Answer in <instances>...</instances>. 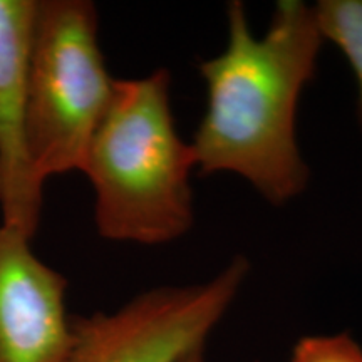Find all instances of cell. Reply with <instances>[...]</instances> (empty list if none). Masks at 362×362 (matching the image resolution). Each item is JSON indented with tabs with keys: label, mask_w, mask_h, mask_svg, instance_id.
I'll list each match as a JSON object with an SVG mask.
<instances>
[{
	"label": "cell",
	"mask_w": 362,
	"mask_h": 362,
	"mask_svg": "<svg viewBox=\"0 0 362 362\" xmlns=\"http://www.w3.org/2000/svg\"><path fill=\"white\" fill-rule=\"evenodd\" d=\"M0 221V362H62L72 342L67 280Z\"/></svg>",
	"instance_id": "cell-5"
},
{
	"label": "cell",
	"mask_w": 362,
	"mask_h": 362,
	"mask_svg": "<svg viewBox=\"0 0 362 362\" xmlns=\"http://www.w3.org/2000/svg\"><path fill=\"white\" fill-rule=\"evenodd\" d=\"M37 0H0V221L37 233L44 181L27 141V81Z\"/></svg>",
	"instance_id": "cell-6"
},
{
	"label": "cell",
	"mask_w": 362,
	"mask_h": 362,
	"mask_svg": "<svg viewBox=\"0 0 362 362\" xmlns=\"http://www.w3.org/2000/svg\"><path fill=\"white\" fill-rule=\"evenodd\" d=\"M223 52L200 62L206 107L193 151L202 175L242 176L272 205L300 197L310 171L297 141V110L324 35L315 7L282 0L262 37L242 2L226 8Z\"/></svg>",
	"instance_id": "cell-1"
},
{
	"label": "cell",
	"mask_w": 362,
	"mask_h": 362,
	"mask_svg": "<svg viewBox=\"0 0 362 362\" xmlns=\"http://www.w3.org/2000/svg\"><path fill=\"white\" fill-rule=\"evenodd\" d=\"M181 362H206L205 361V347H198V349L189 352V354L185 357Z\"/></svg>",
	"instance_id": "cell-9"
},
{
	"label": "cell",
	"mask_w": 362,
	"mask_h": 362,
	"mask_svg": "<svg viewBox=\"0 0 362 362\" xmlns=\"http://www.w3.org/2000/svg\"><path fill=\"white\" fill-rule=\"evenodd\" d=\"M165 69L116 79L110 107L86 155L94 223L111 242L163 245L193 226L192 143L178 134Z\"/></svg>",
	"instance_id": "cell-2"
},
{
	"label": "cell",
	"mask_w": 362,
	"mask_h": 362,
	"mask_svg": "<svg viewBox=\"0 0 362 362\" xmlns=\"http://www.w3.org/2000/svg\"><path fill=\"white\" fill-rule=\"evenodd\" d=\"M96 6L37 0L27 81V141L40 180L83 171L116 79L99 45Z\"/></svg>",
	"instance_id": "cell-3"
},
{
	"label": "cell",
	"mask_w": 362,
	"mask_h": 362,
	"mask_svg": "<svg viewBox=\"0 0 362 362\" xmlns=\"http://www.w3.org/2000/svg\"><path fill=\"white\" fill-rule=\"evenodd\" d=\"M288 362H362V349L347 334L307 336L296 344Z\"/></svg>",
	"instance_id": "cell-8"
},
{
	"label": "cell",
	"mask_w": 362,
	"mask_h": 362,
	"mask_svg": "<svg viewBox=\"0 0 362 362\" xmlns=\"http://www.w3.org/2000/svg\"><path fill=\"white\" fill-rule=\"evenodd\" d=\"M314 7L324 39L337 45L354 72L362 128V0H320Z\"/></svg>",
	"instance_id": "cell-7"
},
{
	"label": "cell",
	"mask_w": 362,
	"mask_h": 362,
	"mask_svg": "<svg viewBox=\"0 0 362 362\" xmlns=\"http://www.w3.org/2000/svg\"><path fill=\"white\" fill-rule=\"evenodd\" d=\"M247 275L248 262L237 257L208 282L151 288L110 314L72 317L62 362H181L205 347Z\"/></svg>",
	"instance_id": "cell-4"
}]
</instances>
